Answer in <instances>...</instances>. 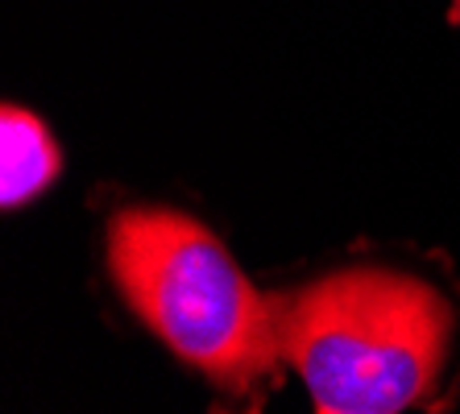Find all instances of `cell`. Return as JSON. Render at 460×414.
I'll use <instances>...</instances> for the list:
<instances>
[{"label":"cell","mask_w":460,"mask_h":414,"mask_svg":"<svg viewBox=\"0 0 460 414\" xmlns=\"http://www.w3.org/2000/svg\"><path fill=\"white\" fill-rule=\"evenodd\" d=\"M279 344L320 414H394L431 398L452 348V303L398 269H341L270 295Z\"/></svg>","instance_id":"cell-1"},{"label":"cell","mask_w":460,"mask_h":414,"mask_svg":"<svg viewBox=\"0 0 460 414\" xmlns=\"http://www.w3.org/2000/svg\"><path fill=\"white\" fill-rule=\"evenodd\" d=\"M108 269L141 323L208 382L236 398L274 385V303L204 224L166 207H125L108 224Z\"/></svg>","instance_id":"cell-2"},{"label":"cell","mask_w":460,"mask_h":414,"mask_svg":"<svg viewBox=\"0 0 460 414\" xmlns=\"http://www.w3.org/2000/svg\"><path fill=\"white\" fill-rule=\"evenodd\" d=\"M63 171V154L54 145L50 128L17 104L0 112V203L22 207L38 199Z\"/></svg>","instance_id":"cell-3"},{"label":"cell","mask_w":460,"mask_h":414,"mask_svg":"<svg viewBox=\"0 0 460 414\" xmlns=\"http://www.w3.org/2000/svg\"><path fill=\"white\" fill-rule=\"evenodd\" d=\"M448 22L460 25V0H452V9H448Z\"/></svg>","instance_id":"cell-4"}]
</instances>
